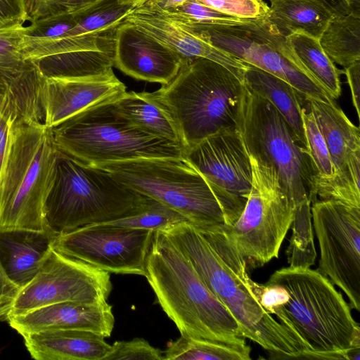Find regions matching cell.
Masks as SVG:
<instances>
[{"label": "cell", "instance_id": "83f0119b", "mask_svg": "<svg viewBox=\"0 0 360 360\" xmlns=\"http://www.w3.org/2000/svg\"><path fill=\"white\" fill-rule=\"evenodd\" d=\"M114 103L117 112L136 127L181 147L178 131L170 118L144 92L125 91L114 100Z\"/></svg>", "mask_w": 360, "mask_h": 360}, {"label": "cell", "instance_id": "f546056e", "mask_svg": "<svg viewBox=\"0 0 360 360\" xmlns=\"http://www.w3.org/2000/svg\"><path fill=\"white\" fill-rule=\"evenodd\" d=\"M134 8L117 0H101L80 11L77 25L60 39L115 37L117 28Z\"/></svg>", "mask_w": 360, "mask_h": 360}, {"label": "cell", "instance_id": "d590c367", "mask_svg": "<svg viewBox=\"0 0 360 360\" xmlns=\"http://www.w3.org/2000/svg\"><path fill=\"white\" fill-rule=\"evenodd\" d=\"M102 360H164L162 351L143 338L117 341Z\"/></svg>", "mask_w": 360, "mask_h": 360}, {"label": "cell", "instance_id": "9a60e30c", "mask_svg": "<svg viewBox=\"0 0 360 360\" xmlns=\"http://www.w3.org/2000/svg\"><path fill=\"white\" fill-rule=\"evenodd\" d=\"M154 232L94 224L57 234L52 248L108 273L144 276Z\"/></svg>", "mask_w": 360, "mask_h": 360}, {"label": "cell", "instance_id": "3957f363", "mask_svg": "<svg viewBox=\"0 0 360 360\" xmlns=\"http://www.w3.org/2000/svg\"><path fill=\"white\" fill-rule=\"evenodd\" d=\"M144 276L181 335L223 343L245 341L236 319L202 281L186 255L161 230L153 233Z\"/></svg>", "mask_w": 360, "mask_h": 360}, {"label": "cell", "instance_id": "ab89813d", "mask_svg": "<svg viewBox=\"0 0 360 360\" xmlns=\"http://www.w3.org/2000/svg\"><path fill=\"white\" fill-rule=\"evenodd\" d=\"M27 20L25 0H0V31L23 26Z\"/></svg>", "mask_w": 360, "mask_h": 360}, {"label": "cell", "instance_id": "74e56055", "mask_svg": "<svg viewBox=\"0 0 360 360\" xmlns=\"http://www.w3.org/2000/svg\"><path fill=\"white\" fill-rule=\"evenodd\" d=\"M20 114L10 94L0 95V176L7 159L12 127Z\"/></svg>", "mask_w": 360, "mask_h": 360}, {"label": "cell", "instance_id": "f1b7e54d", "mask_svg": "<svg viewBox=\"0 0 360 360\" xmlns=\"http://www.w3.org/2000/svg\"><path fill=\"white\" fill-rule=\"evenodd\" d=\"M319 41L333 63L346 68L360 60V15L333 16Z\"/></svg>", "mask_w": 360, "mask_h": 360}, {"label": "cell", "instance_id": "7c38bea8", "mask_svg": "<svg viewBox=\"0 0 360 360\" xmlns=\"http://www.w3.org/2000/svg\"><path fill=\"white\" fill-rule=\"evenodd\" d=\"M320 249L317 270L339 287L351 309L360 311V207L317 200L311 207Z\"/></svg>", "mask_w": 360, "mask_h": 360}, {"label": "cell", "instance_id": "bcb514c9", "mask_svg": "<svg viewBox=\"0 0 360 360\" xmlns=\"http://www.w3.org/2000/svg\"><path fill=\"white\" fill-rule=\"evenodd\" d=\"M41 0H25L27 13Z\"/></svg>", "mask_w": 360, "mask_h": 360}, {"label": "cell", "instance_id": "cb8c5ba5", "mask_svg": "<svg viewBox=\"0 0 360 360\" xmlns=\"http://www.w3.org/2000/svg\"><path fill=\"white\" fill-rule=\"evenodd\" d=\"M243 82L278 110L300 143L307 149L302 117V107L305 98L286 82L251 65L244 73Z\"/></svg>", "mask_w": 360, "mask_h": 360}, {"label": "cell", "instance_id": "4fadbf2b", "mask_svg": "<svg viewBox=\"0 0 360 360\" xmlns=\"http://www.w3.org/2000/svg\"><path fill=\"white\" fill-rule=\"evenodd\" d=\"M184 158L203 176L220 204L226 224L241 215L252 181L250 156L237 129H224L184 150Z\"/></svg>", "mask_w": 360, "mask_h": 360}, {"label": "cell", "instance_id": "30bf717a", "mask_svg": "<svg viewBox=\"0 0 360 360\" xmlns=\"http://www.w3.org/2000/svg\"><path fill=\"white\" fill-rule=\"evenodd\" d=\"M178 23L233 57L279 77L306 100L335 103L307 75L287 36L266 16L221 24Z\"/></svg>", "mask_w": 360, "mask_h": 360}, {"label": "cell", "instance_id": "5bb4252c", "mask_svg": "<svg viewBox=\"0 0 360 360\" xmlns=\"http://www.w3.org/2000/svg\"><path fill=\"white\" fill-rule=\"evenodd\" d=\"M112 288L108 272L52 248L34 278L20 290L6 319L63 302L103 303Z\"/></svg>", "mask_w": 360, "mask_h": 360}, {"label": "cell", "instance_id": "484cf974", "mask_svg": "<svg viewBox=\"0 0 360 360\" xmlns=\"http://www.w3.org/2000/svg\"><path fill=\"white\" fill-rule=\"evenodd\" d=\"M266 18L286 36L297 32L319 39L333 15L312 0H269Z\"/></svg>", "mask_w": 360, "mask_h": 360}, {"label": "cell", "instance_id": "277c9868", "mask_svg": "<svg viewBox=\"0 0 360 360\" xmlns=\"http://www.w3.org/2000/svg\"><path fill=\"white\" fill-rule=\"evenodd\" d=\"M243 87L222 65L197 58L184 62L170 82L144 94L170 118L184 150L220 131L237 129Z\"/></svg>", "mask_w": 360, "mask_h": 360}, {"label": "cell", "instance_id": "7a4b0ae2", "mask_svg": "<svg viewBox=\"0 0 360 360\" xmlns=\"http://www.w3.org/2000/svg\"><path fill=\"white\" fill-rule=\"evenodd\" d=\"M162 231L186 255L202 281L236 319L245 338L268 351L274 359H293L303 352L295 337L261 304L246 261L224 224L198 228L183 221Z\"/></svg>", "mask_w": 360, "mask_h": 360}, {"label": "cell", "instance_id": "60d3db41", "mask_svg": "<svg viewBox=\"0 0 360 360\" xmlns=\"http://www.w3.org/2000/svg\"><path fill=\"white\" fill-rule=\"evenodd\" d=\"M20 288L8 278L0 262V319H6Z\"/></svg>", "mask_w": 360, "mask_h": 360}, {"label": "cell", "instance_id": "b9f144b4", "mask_svg": "<svg viewBox=\"0 0 360 360\" xmlns=\"http://www.w3.org/2000/svg\"><path fill=\"white\" fill-rule=\"evenodd\" d=\"M343 73L346 75L350 88L352 103L359 118L360 60L345 68Z\"/></svg>", "mask_w": 360, "mask_h": 360}, {"label": "cell", "instance_id": "ee69618b", "mask_svg": "<svg viewBox=\"0 0 360 360\" xmlns=\"http://www.w3.org/2000/svg\"><path fill=\"white\" fill-rule=\"evenodd\" d=\"M188 0H148L143 5L153 9L165 11L181 6Z\"/></svg>", "mask_w": 360, "mask_h": 360}, {"label": "cell", "instance_id": "d6986e66", "mask_svg": "<svg viewBox=\"0 0 360 360\" xmlns=\"http://www.w3.org/2000/svg\"><path fill=\"white\" fill-rule=\"evenodd\" d=\"M126 89L112 70L83 78H44L41 89L44 123L52 128L92 105L120 96Z\"/></svg>", "mask_w": 360, "mask_h": 360}, {"label": "cell", "instance_id": "603a6c76", "mask_svg": "<svg viewBox=\"0 0 360 360\" xmlns=\"http://www.w3.org/2000/svg\"><path fill=\"white\" fill-rule=\"evenodd\" d=\"M22 337L37 360H102L111 347L101 335L83 330H48Z\"/></svg>", "mask_w": 360, "mask_h": 360}, {"label": "cell", "instance_id": "d6a6232c", "mask_svg": "<svg viewBox=\"0 0 360 360\" xmlns=\"http://www.w3.org/2000/svg\"><path fill=\"white\" fill-rule=\"evenodd\" d=\"M79 16V11L60 13L44 17L31 22L24 29L23 51L63 37L77 25Z\"/></svg>", "mask_w": 360, "mask_h": 360}, {"label": "cell", "instance_id": "e575fe53", "mask_svg": "<svg viewBox=\"0 0 360 360\" xmlns=\"http://www.w3.org/2000/svg\"><path fill=\"white\" fill-rule=\"evenodd\" d=\"M160 11L172 20L181 23L221 24L236 22L245 19L223 13L197 0H188L178 7Z\"/></svg>", "mask_w": 360, "mask_h": 360}, {"label": "cell", "instance_id": "1f68e13d", "mask_svg": "<svg viewBox=\"0 0 360 360\" xmlns=\"http://www.w3.org/2000/svg\"><path fill=\"white\" fill-rule=\"evenodd\" d=\"M183 221H188L182 214L166 205L149 197L146 206L136 214L101 224L128 229L165 230Z\"/></svg>", "mask_w": 360, "mask_h": 360}, {"label": "cell", "instance_id": "f6af8a7d", "mask_svg": "<svg viewBox=\"0 0 360 360\" xmlns=\"http://www.w3.org/2000/svg\"><path fill=\"white\" fill-rule=\"evenodd\" d=\"M148 0H117L120 4L131 5L134 7H137L145 4Z\"/></svg>", "mask_w": 360, "mask_h": 360}, {"label": "cell", "instance_id": "2e32d148", "mask_svg": "<svg viewBox=\"0 0 360 360\" xmlns=\"http://www.w3.org/2000/svg\"><path fill=\"white\" fill-rule=\"evenodd\" d=\"M322 133L333 177L316 190L317 200L333 199L360 207V130L335 103L307 100Z\"/></svg>", "mask_w": 360, "mask_h": 360}, {"label": "cell", "instance_id": "9c48e42d", "mask_svg": "<svg viewBox=\"0 0 360 360\" xmlns=\"http://www.w3.org/2000/svg\"><path fill=\"white\" fill-rule=\"evenodd\" d=\"M96 167L178 212L198 228L226 224L223 210L208 184L184 156L140 158Z\"/></svg>", "mask_w": 360, "mask_h": 360}, {"label": "cell", "instance_id": "6da1fadb", "mask_svg": "<svg viewBox=\"0 0 360 360\" xmlns=\"http://www.w3.org/2000/svg\"><path fill=\"white\" fill-rule=\"evenodd\" d=\"M255 291L265 309L295 337L294 359H360V327L332 282L310 267L281 268Z\"/></svg>", "mask_w": 360, "mask_h": 360}, {"label": "cell", "instance_id": "8992f818", "mask_svg": "<svg viewBox=\"0 0 360 360\" xmlns=\"http://www.w3.org/2000/svg\"><path fill=\"white\" fill-rule=\"evenodd\" d=\"M148 199L108 171L84 165L59 151L45 202L46 219L51 229L59 234L136 214Z\"/></svg>", "mask_w": 360, "mask_h": 360}, {"label": "cell", "instance_id": "d4e9b609", "mask_svg": "<svg viewBox=\"0 0 360 360\" xmlns=\"http://www.w3.org/2000/svg\"><path fill=\"white\" fill-rule=\"evenodd\" d=\"M114 49H91L33 59L44 78L73 79L98 76L112 70Z\"/></svg>", "mask_w": 360, "mask_h": 360}, {"label": "cell", "instance_id": "8d00e7d4", "mask_svg": "<svg viewBox=\"0 0 360 360\" xmlns=\"http://www.w3.org/2000/svg\"><path fill=\"white\" fill-rule=\"evenodd\" d=\"M211 8L239 18L266 16L269 6L262 0H197Z\"/></svg>", "mask_w": 360, "mask_h": 360}, {"label": "cell", "instance_id": "4316f807", "mask_svg": "<svg viewBox=\"0 0 360 360\" xmlns=\"http://www.w3.org/2000/svg\"><path fill=\"white\" fill-rule=\"evenodd\" d=\"M290 46L307 75L333 100L341 94L340 76L343 70L334 65L318 39L297 32L287 36Z\"/></svg>", "mask_w": 360, "mask_h": 360}, {"label": "cell", "instance_id": "7bdbcfd3", "mask_svg": "<svg viewBox=\"0 0 360 360\" xmlns=\"http://www.w3.org/2000/svg\"><path fill=\"white\" fill-rule=\"evenodd\" d=\"M325 8L333 16H340L351 13L352 0H312Z\"/></svg>", "mask_w": 360, "mask_h": 360}, {"label": "cell", "instance_id": "8fae6325", "mask_svg": "<svg viewBox=\"0 0 360 360\" xmlns=\"http://www.w3.org/2000/svg\"><path fill=\"white\" fill-rule=\"evenodd\" d=\"M252 181L243 211L224 229L245 259L248 267L258 268L278 258L291 226L294 206L275 169L250 155Z\"/></svg>", "mask_w": 360, "mask_h": 360}, {"label": "cell", "instance_id": "4dcf8cb0", "mask_svg": "<svg viewBox=\"0 0 360 360\" xmlns=\"http://www.w3.org/2000/svg\"><path fill=\"white\" fill-rule=\"evenodd\" d=\"M292 236L286 255L290 266L310 267L316 253L314 243L311 202L307 198L294 207Z\"/></svg>", "mask_w": 360, "mask_h": 360}, {"label": "cell", "instance_id": "5b68a950", "mask_svg": "<svg viewBox=\"0 0 360 360\" xmlns=\"http://www.w3.org/2000/svg\"><path fill=\"white\" fill-rule=\"evenodd\" d=\"M58 155L51 127L20 117L15 120L0 176V230L53 232L46 219L45 202Z\"/></svg>", "mask_w": 360, "mask_h": 360}, {"label": "cell", "instance_id": "7402d4cb", "mask_svg": "<svg viewBox=\"0 0 360 360\" xmlns=\"http://www.w3.org/2000/svg\"><path fill=\"white\" fill-rule=\"evenodd\" d=\"M56 235L52 231L0 230V262L8 278L20 289L37 275Z\"/></svg>", "mask_w": 360, "mask_h": 360}, {"label": "cell", "instance_id": "44dd1931", "mask_svg": "<svg viewBox=\"0 0 360 360\" xmlns=\"http://www.w3.org/2000/svg\"><path fill=\"white\" fill-rule=\"evenodd\" d=\"M21 335L48 330H89L104 338L111 335L115 317L112 306L103 303L63 302L6 319Z\"/></svg>", "mask_w": 360, "mask_h": 360}, {"label": "cell", "instance_id": "836d02e7", "mask_svg": "<svg viewBox=\"0 0 360 360\" xmlns=\"http://www.w3.org/2000/svg\"><path fill=\"white\" fill-rule=\"evenodd\" d=\"M302 117L307 149L317 173V190L333 177V165L324 137L307 103L302 107Z\"/></svg>", "mask_w": 360, "mask_h": 360}, {"label": "cell", "instance_id": "ba28073f", "mask_svg": "<svg viewBox=\"0 0 360 360\" xmlns=\"http://www.w3.org/2000/svg\"><path fill=\"white\" fill-rule=\"evenodd\" d=\"M237 129L248 154L275 169L294 207L307 198L317 200V173L307 150L278 110L245 85Z\"/></svg>", "mask_w": 360, "mask_h": 360}, {"label": "cell", "instance_id": "ffe728a7", "mask_svg": "<svg viewBox=\"0 0 360 360\" xmlns=\"http://www.w3.org/2000/svg\"><path fill=\"white\" fill-rule=\"evenodd\" d=\"M125 20L172 49L183 63L197 58H207L222 65L243 82L249 64L212 46L160 11L141 5L134 7Z\"/></svg>", "mask_w": 360, "mask_h": 360}, {"label": "cell", "instance_id": "f35d334b", "mask_svg": "<svg viewBox=\"0 0 360 360\" xmlns=\"http://www.w3.org/2000/svg\"><path fill=\"white\" fill-rule=\"evenodd\" d=\"M101 0H41L27 13L28 21L67 13H75L96 4Z\"/></svg>", "mask_w": 360, "mask_h": 360}, {"label": "cell", "instance_id": "52a82bcc", "mask_svg": "<svg viewBox=\"0 0 360 360\" xmlns=\"http://www.w3.org/2000/svg\"><path fill=\"white\" fill-rule=\"evenodd\" d=\"M115 98L92 105L52 127L57 149L94 167L140 158L184 157L179 145L148 134L122 117L116 110Z\"/></svg>", "mask_w": 360, "mask_h": 360}, {"label": "cell", "instance_id": "e0dca14e", "mask_svg": "<svg viewBox=\"0 0 360 360\" xmlns=\"http://www.w3.org/2000/svg\"><path fill=\"white\" fill-rule=\"evenodd\" d=\"M182 63L177 53L134 24L124 20L117 28L113 65L128 76L164 85L176 77Z\"/></svg>", "mask_w": 360, "mask_h": 360}, {"label": "cell", "instance_id": "ac0fdd59", "mask_svg": "<svg viewBox=\"0 0 360 360\" xmlns=\"http://www.w3.org/2000/svg\"><path fill=\"white\" fill-rule=\"evenodd\" d=\"M24 26L0 31V95L12 96L22 119L44 122L41 89L44 77L25 56Z\"/></svg>", "mask_w": 360, "mask_h": 360}]
</instances>
